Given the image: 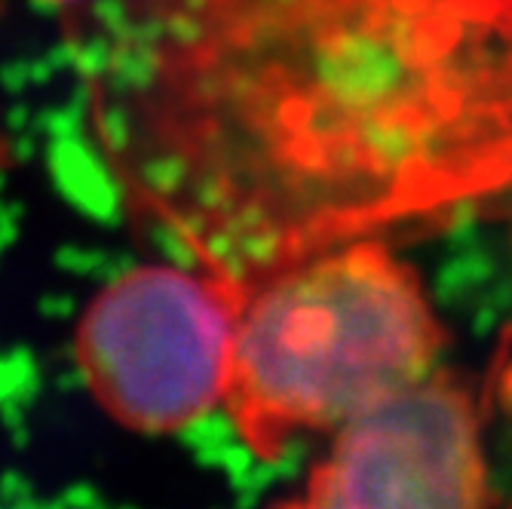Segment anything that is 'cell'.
I'll list each match as a JSON object with an SVG mask.
<instances>
[{"instance_id": "3957f363", "label": "cell", "mask_w": 512, "mask_h": 509, "mask_svg": "<svg viewBox=\"0 0 512 509\" xmlns=\"http://www.w3.org/2000/svg\"><path fill=\"white\" fill-rule=\"evenodd\" d=\"M243 292L181 258L117 273L74 329L86 393L129 433L175 436L203 424L227 399Z\"/></svg>"}, {"instance_id": "7a4b0ae2", "label": "cell", "mask_w": 512, "mask_h": 509, "mask_svg": "<svg viewBox=\"0 0 512 509\" xmlns=\"http://www.w3.org/2000/svg\"><path fill=\"white\" fill-rule=\"evenodd\" d=\"M445 332L414 270L378 237L279 267L243 292L224 414L273 464L301 436L338 433L433 372Z\"/></svg>"}, {"instance_id": "6da1fadb", "label": "cell", "mask_w": 512, "mask_h": 509, "mask_svg": "<svg viewBox=\"0 0 512 509\" xmlns=\"http://www.w3.org/2000/svg\"><path fill=\"white\" fill-rule=\"evenodd\" d=\"M89 102L123 212L249 289L512 191V0H120Z\"/></svg>"}, {"instance_id": "277c9868", "label": "cell", "mask_w": 512, "mask_h": 509, "mask_svg": "<svg viewBox=\"0 0 512 509\" xmlns=\"http://www.w3.org/2000/svg\"><path fill=\"white\" fill-rule=\"evenodd\" d=\"M491 482L482 411L451 375H427L347 421L298 494V509H476Z\"/></svg>"}, {"instance_id": "5b68a950", "label": "cell", "mask_w": 512, "mask_h": 509, "mask_svg": "<svg viewBox=\"0 0 512 509\" xmlns=\"http://www.w3.org/2000/svg\"><path fill=\"white\" fill-rule=\"evenodd\" d=\"M40 7H56V10H65V7H83V4H92V0H34Z\"/></svg>"}]
</instances>
